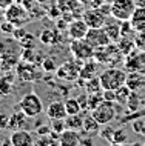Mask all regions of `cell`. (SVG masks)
I'll list each match as a JSON object with an SVG mask.
<instances>
[{"label": "cell", "mask_w": 145, "mask_h": 146, "mask_svg": "<svg viewBox=\"0 0 145 146\" xmlns=\"http://www.w3.org/2000/svg\"><path fill=\"white\" fill-rule=\"evenodd\" d=\"M94 60L97 63L102 65H113L116 66L119 62L125 60V56L120 52V49L117 48L116 43H110L107 46H102V48H96L94 49Z\"/></svg>", "instance_id": "cell-1"}, {"label": "cell", "mask_w": 145, "mask_h": 146, "mask_svg": "<svg viewBox=\"0 0 145 146\" xmlns=\"http://www.w3.org/2000/svg\"><path fill=\"white\" fill-rule=\"evenodd\" d=\"M99 77L104 89H117L127 82V71L117 68V66H111V68L102 71Z\"/></svg>", "instance_id": "cell-2"}, {"label": "cell", "mask_w": 145, "mask_h": 146, "mask_svg": "<svg viewBox=\"0 0 145 146\" xmlns=\"http://www.w3.org/2000/svg\"><path fill=\"white\" fill-rule=\"evenodd\" d=\"M91 115L99 121V125H110L117 115V103L104 100L96 109L91 111Z\"/></svg>", "instance_id": "cell-3"}, {"label": "cell", "mask_w": 145, "mask_h": 146, "mask_svg": "<svg viewBox=\"0 0 145 146\" xmlns=\"http://www.w3.org/2000/svg\"><path fill=\"white\" fill-rule=\"evenodd\" d=\"M19 109H22L26 115L33 118L43 112V105H42L40 97L36 92H29V94H25L22 97V100L19 102Z\"/></svg>", "instance_id": "cell-4"}, {"label": "cell", "mask_w": 145, "mask_h": 146, "mask_svg": "<svg viewBox=\"0 0 145 146\" xmlns=\"http://www.w3.org/2000/svg\"><path fill=\"white\" fill-rule=\"evenodd\" d=\"M3 15H5L6 20H9L14 26H23L26 22L31 19L29 13L25 9V6L22 3L13 2L9 6L3 11Z\"/></svg>", "instance_id": "cell-5"}, {"label": "cell", "mask_w": 145, "mask_h": 146, "mask_svg": "<svg viewBox=\"0 0 145 146\" xmlns=\"http://www.w3.org/2000/svg\"><path fill=\"white\" fill-rule=\"evenodd\" d=\"M136 9L134 0H113L111 3V15L119 22L130 20Z\"/></svg>", "instance_id": "cell-6"}, {"label": "cell", "mask_w": 145, "mask_h": 146, "mask_svg": "<svg viewBox=\"0 0 145 146\" xmlns=\"http://www.w3.org/2000/svg\"><path fill=\"white\" fill-rule=\"evenodd\" d=\"M82 60L74 57L73 60H68L65 62L62 66L57 68V77L60 80H65V82H76L80 76V68H82Z\"/></svg>", "instance_id": "cell-7"}, {"label": "cell", "mask_w": 145, "mask_h": 146, "mask_svg": "<svg viewBox=\"0 0 145 146\" xmlns=\"http://www.w3.org/2000/svg\"><path fill=\"white\" fill-rule=\"evenodd\" d=\"M124 69L127 72L136 71V72L145 74V49H138L136 48L133 52L125 56V65Z\"/></svg>", "instance_id": "cell-8"}, {"label": "cell", "mask_w": 145, "mask_h": 146, "mask_svg": "<svg viewBox=\"0 0 145 146\" xmlns=\"http://www.w3.org/2000/svg\"><path fill=\"white\" fill-rule=\"evenodd\" d=\"M15 74H17V77L23 82H36L42 77V72L39 71L36 63L25 62V60L17 63V66H15Z\"/></svg>", "instance_id": "cell-9"}, {"label": "cell", "mask_w": 145, "mask_h": 146, "mask_svg": "<svg viewBox=\"0 0 145 146\" xmlns=\"http://www.w3.org/2000/svg\"><path fill=\"white\" fill-rule=\"evenodd\" d=\"M69 51H71V54L74 57L82 62L90 60V58L94 57V48L85 38H76V40H73L69 43Z\"/></svg>", "instance_id": "cell-10"}, {"label": "cell", "mask_w": 145, "mask_h": 146, "mask_svg": "<svg viewBox=\"0 0 145 146\" xmlns=\"http://www.w3.org/2000/svg\"><path fill=\"white\" fill-rule=\"evenodd\" d=\"M85 40H87L94 49L102 48V46H107L111 43L110 37L107 35V33H105L104 26H102V28H90L87 35H85Z\"/></svg>", "instance_id": "cell-11"}, {"label": "cell", "mask_w": 145, "mask_h": 146, "mask_svg": "<svg viewBox=\"0 0 145 146\" xmlns=\"http://www.w3.org/2000/svg\"><path fill=\"white\" fill-rule=\"evenodd\" d=\"M82 19L87 22V25L90 28H102L107 22V15H105L99 8H93V9H88V11H84L82 14Z\"/></svg>", "instance_id": "cell-12"}, {"label": "cell", "mask_w": 145, "mask_h": 146, "mask_svg": "<svg viewBox=\"0 0 145 146\" xmlns=\"http://www.w3.org/2000/svg\"><path fill=\"white\" fill-rule=\"evenodd\" d=\"M88 29H90V26L87 25V22L82 17H79V19H74V20L69 22L66 31H68V37L71 40H76V38H85Z\"/></svg>", "instance_id": "cell-13"}, {"label": "cell", "mask_w": 145, "mask_h": 146, "mask_svg": "<svg viewBox=\"0 0 145 146\" xmlns=\"http://www.w3.org/2000/svg\"><path fill=\"white\" fill-rule=\"evenodd\" d=\"M11 146H31L34 145L33 134L26 129H17L11 134Z\"/></svg>", "instance_id": "cell-14"}, {"label": "cell", "mask_w": 145, "mask_h": 146, "mask_svg": "<svg viewBox=\"0 0 145 146\" xmlns=\"http://www.w3.org/2000/svg\"><path fill=\"white\" fill-rule=\"evenodd\" d=\"M29 118L25 112L22 111V109H19L17 106V111L13 112L9 115V125H8V129H11V131H17V129H25V126L28 125Z\"/></svg>", "instance_id": "cell-15"}, {"label": "cell", "mask_w": 145, "mask_h": 146, "mask_svg": "<svg viewBox=\"0 0 145 146\" xmlns=\"http://www.w3.org/2000/svg\"><path fill=\"white\" fill-rule=\"evenodd\" d=\"M45 114L49 120H54V118H65L68 115L63 102H53V103H49L48 108L45 109Z\"/></svg>", "instance_id": "cell-16"}, {"label": "cell", "mask_w": 145, "mask_h": 146, "mask_svg": "<svg viewBox=\"0 0 145 146\" xmlns=\"http://www.w3.org/2000/svg\"><path fill=\"white\" fill-rule=\"evenodd\" d=\"M125 85L131 91H139L140 88L145 86V74L136 72V71L127 72V82H125Z\"/></svg>", "instance_id": "cell-17"}, {"label": "cell", "mask_w": 145, "mask_h": 146, "mask_svg": "<svg viewBox=\"0 0 145 146\" xmlns=\"http://www.w3.org/2000/svg\"><path fill=\"white\" fill-rule=\"evenodd\" d=\"M79 140H80L79 131L65 129V131L60 134V137H59V145H62V146H79Z\"/></svg>", "instance_id": "cell-18"}, {"label": "cell", "mask_w": 145, "mask_h": 146, "mask_svg": "<svg viewBox=\"0 0 145 146\" xmlns=\"http://www.w3.org/2000/svg\"><path fill=\"white\" fill-rule=\"evenodd\" d=\"M130 23L134 31H145V6H136Z\"/></svg>", "instance_id": "cell-19"}, {"label": "cell", "mask_w": 145, "mask_h": 146, "mask_svg": "<svg viewBox=\"0 0 145 146\" xmlns=\"http://www.w3.org/2000/svg\"><path fill=\"white\" fill-rule=\"evenodd\" d=\"M99 126H100L99 121H97L96 118L91 115V112H90L84 117V128H82V132L88 134V135H93V137L99 135V131H100Z\"/></svg>", "instance_id": "cell-20"}, {"label": "cell", "mask_w": 145, "mask_h": 146, "mask_svg": "<svg viewBox=\"0 0 145 146\" xmlns=\"http://www.w3.org/2000/svg\"><path fill=\"white\" fill-rule=\"evenodd\" d=\"M84 117L85 114L84 111L79 112V114H73V115H66L65 117V126L66 129H74V131H82L84 128Z\"/></svg>", "instance_id": "cell-21"}, {"label": "cell", "mask_w": 145, "mask_h": 146, "mask_svg": "<svg viewBox=\"0 0 145 146\" xmlns=\"http://www.w3.org/2000/svg\"><path fill=\"white\" fill-rule=\"evenodd\" d=\"M117 22L119 20L111 23V22H108V19H107V22H105V25H104L105 33H107V35L110 37V40H111L113 43H116L120 37H122V33H120V23H117Z\"/></svg>", "instance_id": "cell-22"}, {"label": "cell", "mask_w": 145, "mask_h": 146, "mask_svg": "<svg viewBox=\"0 0 145 146\" xmlns=\"http://www.w3.org/2000/svg\"><path fill=\"white\" fill-rule=\"evenodd\" d=\"M97 62L93 60V58H90V60H85L82 63V68H80V76L82 78H85V80H88V78L94 77L97 74Z\"/></svg>", "instance_id": "cell-23"}, {"label": "cell", "mask_w": 145, "mask_h": 146, "mask_svg": "<svg viewBox=\"0 0 145 146\" xmlns=\"http://www.w3.org/2000/svg\"><path fill=\"white\" fill-rule=\"evenodd\" d=\"M117 48L120 49V52L124 54V56H128L130 52L136 49V43H134V38L133 37H128V35H122V37L119 38V40L116 42Z\"/></svg>", "instance_id": "cell-24"}, {"label": "cell", "mask_w": 145, "mask_h": 146, "mask_svg": "<svg viewBox=\"0 0 145 146\" xmlns=\"http://www.w3.org/2000/svg\"><path fill=\"white\" fill-rule=\"evenodd\" d=\"M57 8L60 13H74L76 9L80 8V0H57Z\"/></svg>", "instance_id": "cell-25"}, {"label": "cell", "mask_w": 145, "mask_h": 146, "mask_svg": "<svg viewBox=\"0 0 145 146\" xmlns=\"http://www.w3.org/2000/svg\"><path fill=\"white\" fill-rule=\"evenodd\" d=\"M13 80H14V76H11V74H6V76L0 77V97H6L11 94Z\"/></svg>", "instance_id": "cell-26"}, {"label": "cell", "mask_w": 145, "mask_h": 146, "mask_svg": "<svg viewBox=\"0 0 145 146\" xmlns=\"http://www.w3.org/2000/svg\"><path fill=\"white\" fill-rule=\"evenodd\" d=\"M130 94H131V89L128 88L127 85H122L120 88H117L116 89V103L119 106H127Z\"/></svg>", "instance_id": "cell-27"}, {"label": "cell", "mask_w": 145, "mask_h": 146, "mask_svg": "<svg viewBox=\"0 0 145 146\" xmlns=\"http://www.w3.org/2000/svg\"><path fill=\"white\" fill-rule=\"evenodd\" d=\"M39 40L43 45H54V43L59 42V34L54 29H43L39 35Z\"/></svg>", "instance_id": "cell-28"}, {"label": "cell", "mask_w": 145, "mask_h": 146, "mask_svg": "<svg viewBox=\"0 0 145 146\" xmlns=\"http://www.w3.org/2000/svg\"><path fill=\"white\" fill-rule=\"evenodd\" d=\"M85 88H87V92L88 94H94V92H102L104 88H102V83H100V77H91L87 80V83H85Z\"/></svg>", "instance_id": "cell-29"}, {"label": "cell", "mask_w": 145, "mask_h": 146, "mask_svg": "<svg viewBox=\"0 0 145 146\" xmlns=\"http://www.w3.org/2000/svg\"><path fill=\"white\" fill-rule=\"evenodd\" d=\"M140 106H142V98L139 97L138 91H131L130 98H128V102H127L128 111H138V109H140Z\"/></svg>", "instance_id": "cell-30"}, {"label": "cell", "mask_w": 145, "mask_h": 146, "mask_svg": "<svg viewBox=\"0 0 145 146\" xmlns=\"http://www.w3.org/2000/svg\"><path fill=\"white\" fill-rule=\"evenodd\" d=\"M63 103H65V109H66V114H68V115H73V114L82 112V108H80L79 102H77V98L69 97V98H66Z\"/></svg>", "instance_id": "cell-31"}, {"label": "cell", "mask_w": 145, "mask_h": 146, "mask_svg": "<svg viewBox=\"0 0 145 146\" xmlns=\"http://www.w3.org/2000/svg\"><path fill=\"white\" fill-rule=\"evenodd\" d=\"M102 102H104V96L102 92H94V94H88V111L91 112L93 109H96Z\"/></svg>", "instance_id": "cell-32"}, {"label": "cell", "mask_w": 145, "mask_h": 146, "mask_svg": "<svg viewBox=\"0 0 145 146\" xmlns=\"http://www.w3.org/2000/svg\"><path fill=\"white\" fill-rule=\"evenodd\" d=\"M40 66L45 72H54V71H57V65L53 57H43V60L40 62Z\"/></svg>", "instance_id": "cell-33"}, {"label": "cell", "mask_w": 145, "mask_h": 146, "mask_svg": "<svg viewBox=\"0 0 145 146\" xmlns=\"http://www.w3.org/2000/svg\"><path fill=\"white\" fill-rule=\"evenodd\" d=\"M127 132L124 129H114V134H113V140L111 145H124L127 143Z\"/></svg>", "instance_id": "cell-34"}, {"label": "cell", "mask_w": 145, "mask_h": 146, "mask_svg": "<svg viewBox=\"0 0 145 146\" xmlns=\"http://www.w3.org/2000/svg\"><path fill=\"white\" fill-rule=\"evenodd\" d=\"M131 128H133V131H134L136 134H139V135H145V115L136 118V120H133Z\"/></svg>", "instance_id": "cell-35"}, {"label": "cell", "mask_w": 145, "mask_h": 146, "mask_svg": "<svg viewBox=\"0 0 145 146\" xmlns=\"http://www.w3.org/2000/svg\"><path fill=\"white\" fill-rule=\"evenodd\" d=\"M34 42H36V37H34L33 34L26 33L20 40H19V45H20V48H34Z\"/></svg>", "instance_id": "cell-36"}, {"label": "cell", "mask_w": 145, "mask_h": 146, "mask_svg": "<svg viewBox=\"0 0 145 146\" xmlns=\"http://www.w3.org/2000/svg\"><path fill=\"white\" fill-rule=\"evenodd\" d=\"M51 129H53L54 132H57V134H62L66 129V126H65V118H54V120H51Z\"/></svg>", "instance_id": "cell-37"}, {"label": "cell", "mask_w": 145, "mask_h": 146, "mask_svg": "<svg viewBox=\"0 0 145 146\" xmlns=\"http://www.w3.org/2000/svg\"><path fill=\"white\" fill-rule=\"evenodd\" d=\"M113 134H114V129H113L111 126H108V125H104V128H102L100 131H99V135H100L104 140H107L108 143H111Z\"/></svg>", "instance_id": "cell-38"}, {"label": "cell", "mask_w": 145, "mask_h": 146, "mask_svg": "<svg viewBox=\"0 0 145 146\" xmlns=\"http://www.w3.org/2000/svg\"><path fill=\"white\" fill-rule=\"evenodd\" d=\"M134 43L138 49H145V31H136L134 33Z\"/></svg>", "instance_id": "cell-39"}, {"label": "cell", "mask_w": 145, "mask_h": 146, "mask_svg": "<svg viewBox=\"0 0 145 146\" xmlns=\"http://www.w3.org/2000/svg\"><path fill=\"white\" fill-rule=\"evenodd\" d=\"M14 29H15V26L9 20H6V19H5V22L0 23V31H2L3 34H13Z\"/></svg>", "instance_id": "cell-40"}, {"label": "cell", "mask_w": 145, "mask_h": 146, "mask_svg": "<svg viewBox=\"0 0 145 146\" xmlns=\"http://www.w3.org/2000/svg\"><path fill=\"white\" fill-rule=\"evenodd\" d=\"M93 135H88V134L82 132L80 134V140H79V146H93Z\"/></svg>", "instance_id": "cell-41"}, {"label": "cell", "mask_w": 145, "mask_h": 146, "mask_svg": "<svg viewBox=\"0 0 145 146\" xmlns=\"http://www.w3.org/2000/svg\"><path fill=\"white\" fill-rule=\"evenodd\" d=\"M76 98H77V102H79L82 111H87L88 109V92L87 94H79Z\"/></svg>", "instance_id": "cell-42"}, {"label": "cell", "mask_w": 145, "mask_h": 146, "mask_svg": "<svg viewBox=\"0 0 145 146\" xmlns=\"http://www.w3.org/2000/svg\"><path fill=\"white\" fill-rule=\"evenodd\" d=\"M102 96H104V100L116 102V89H104L102 91Z\"/></svg>", "instance_id": "cell-43"}, {"label": "cell", "mask_w": 145, "mask_h": 146, "mask_svg": "<svg viewBox=\"0 0 145 146\" xmlns=\"http://www.w3.org/2000/svg\"><path fill=\"white\" fill-rule=\"evenodd\" d=\"M25 34H26V31H25V28H23V26H15V29L13 31V34H11V35H13L15 40L19 42V40H20V38H22Z\"/></svg>", "instance_id": "cell-44"}, {"label": "cell", "mask_w": 145, "mask_h": 146, "mask_svg": "<svg viewBox=\"0 0 145 146\" xmlns=\"http://www.w3.org/2000/svg\"><path fill=\"white\" fill-rule=\"evenodd\" d=\"M8 125H9V115L0 112V129H8Z\"/></svg>", "instance_id": "cell-45"}, {"label": "cell", "mask_w": 145, "mask_h": 146, "mask_svg": "<svg viewBox=\"0 0 145 146\" xmlns=\"http://www.w3.org/2000/svg\"><path fill=\"white\" fill-rule=\"evenodd\" d=\"M68 25H69V22H66L63 17H62V19H57V20H56V28H57L59 31L68 29Z\"/></svg>", "instance_id": "cell-46"}, {"label": "cell", "mask_w": 145, "mask_h": 146, "mask_svg": "<svg viewBox=\"0 0 145 146\" xmlns=\"http://www.w3.org/2000/svg\"><path fill=\"white\" fill-rule=\"evenodd\" d=\"M49 132H51V126H40V128L37 129L39 135H48Z\"/></svg>", "instance_id": "cell-47"}, {"label": "cell", "mask_w": 145, "mask_h": 146, "mask_svg": "<svg viewBox=\"0 0 145 146\" xmlns=\"http://www.w3.org/2000/svg\"><path fill=\"white\" fill-rule=\"evenodd\" d=\"M14 0H0V9H6L8 6L13 3Z\"/></svg>", "instance_id": "cell-48"}, {"label": "cell", "mask_w": 145, "mask_h": 146, "mask_svg": "<svg viewBox=\"0 0 145 146\" xmlns=\"http://www.w3.org/2000/svg\"><path fill=\"white\" fill-rule=\"evenodd\" d=\"M136 6H145V0H134Z\"/></svg>", "instance_id": "cell-49"}, {"label": "cell", "mask_w": 145, "mask_h": 146, "mask_svg": "<svg viewBox=\"0 0 145 146\" xmlns=\"http://www.w3.org/2000/svg\"><path fill=\"white\" fill-rule=\"evenodd\" d=\"M36 2H37V3H40V5H43V3H46L48 0H36Z\"/></svg>", "instance_id": "cell-50"}, {"label": "cell", "mask_w": 145, "mask_h": 146, "mask_svg": "<svg viewBox=\"0 0 145 146\" xmlns=\"http://www.w3.org/2000/svg\"><path fill=\"white\" fill-rule=\"evenodd\" d=\"M14 2H17V3H22V0H14Z\"/></svg>", "instance_id": "cell-51"}]
</instances>
